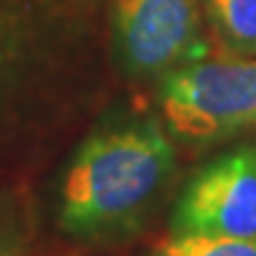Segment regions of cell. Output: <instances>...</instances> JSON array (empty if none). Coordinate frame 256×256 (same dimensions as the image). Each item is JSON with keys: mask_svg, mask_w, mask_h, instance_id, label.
<instances>
[{"mask_svg": "<svg viewBox=\"0 0 256 256\" xmlns=\"http://www.w3.org/2000/svg\"><path fill=\"white\" fill-rule=\"evenodd\" d=\"M176 150L156 121L102 128L83 140L64 174L60 226L83 240L126 235L162 200Z\"/></svg>", "mask_w": 256, "mask_h": 256, "instance_id": "obj_1", "label": "cell"}, {"mask_svg": "<svg viewBox=\"0 0 256 256\" xmlns=\"http://www.w3.org/2000/svg\"><path fill=\"white\" fill-rule=\"evenodd\" d=\"M156 102L166 130L209 145L256 128V60L230 52L185 62L162 76Z\"/></svg>", "mask_w": 256, "mask_h": 256, "instance_id": "obj_2", "label": "cell"}, {"mask_svg": "<svg viewBox=\"0 0 256 256\" xmlns=\"http://www.w3.org/2000/svg\"><path fill=\"white\" fill-rule=\"evenodd\" d=\"M202 17V0H116L114 55L130 76H164L209 55Z\"/></svg>", "mask_w": 256, "mask_h": 256, "instance_id": "obj_3", "label": "cell"}, {"mask_svg": "<svg viewBox=\"0 0 256 256\" xmlns=\"http://www.w3.org/2000/svg\"><path fill=\"white\" fill-rule=\"evenodd\" d=\"M171 235L256 240V150L240 147L202 166L171 214Z\"/></svg>", "mask_w": 256, "mask_h": 256, "instance_id": "obj_4", "label": "cell"}, {"mask_svg": "<svg viewBox=\"0 0 256 256\" xmlns=\"http://www.w3.org/2000/svg\"><path fill=\"white\" fill-rule=\"evenodd\" d=\"M204 17L235 55H256V0H202Z\"/></svg>", "mask_w": 256, "mask_h": 256, "instance_id": "obj_5", "label": "cell"}, {"mask_svg": "<svg viewBox=\"0 0 256 256\" xmlns=\"http://www.w3.org/2000/svg\"><path fill=\"white\" fill-rule=\"evenodd\" d=\"M150 256H256V240L171 235L162 240Z\"/></svg>", "mask_w": 256, "mask_h": 256, "instance_id": "obj_6", "label": "cell"}, {"mask_svg": "<svg viewBox=\"0 0 256 256\" xmlns=\"http://www.w3.org/2000/svg\"><path fill=\"white\" fill-rule=\"evenodd\" d=\"M22 31H19L17 17L0 10V90L5 88L10 78V72L14 66V60L19 55Z\"/></svg>", "mask_w": 256, "mask_h": 256, "instance_id": "obj_7", "label": "cell"}, {"mask_svg": "<svg viewBox=\"0 0 256 256\" xmlns=\"http://www.w3.org/2000/svg\"><path fill=\"white\" fill-rule=\"evenodd\" d=\"M5 256H17V254H5Z\"/></svg>", "mask_w": 256, "mask_h": 256, "instance_id": "obj_8", "label": "cell"}]
</instances>
